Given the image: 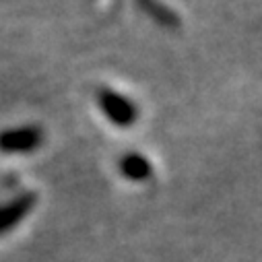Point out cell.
Returning <instances> with one entry per match:
<instances>
[{
    "label": "cell",
    "mask_w": 262,
    "mask_h": 262,
    "mask_svg": "<svg viewBox=\"0 0 262 262\" xmlns=\"http://www.w3.org/2000/svg\"><path fill=\"white\" fill-rule=\"evenodd\" d=\"M97 105H99L101 114L118 128L135 126L139 122V116H141L139 105L133 99L114 91V89H107V87L97 91Z\"/></svg>",
    "instance_id": "obj_1"
},
{
    "label": "cell",
    "mask_w": 262,
    "mask_h": 262,
    "mask_svg": "<svg viewBox=\"0 0 262 262\" xmlns=\"http://www.w3.org/2000/svg\"><path fill=\"white\" fill-rule=\"evenodd\" d=\"M41 143H43V130L35 124L5 128L0 133V153L5 155H27L37 151Z\"/></svg>",
    "instance_id": "obj_2"
},
{
    "label": "cell",
    "mask_w": 262,
    "mask_h": 262,
    "mask_svg": "<svg viewBox=\"0 0 262 262\" xmlns=\"http://www.w3.org/2000/svg\"><path fill=\"white\" fill-rule=\"evenodd\" d=\"M37 196L33 192H23L15 199L0 205V235H5L13 227H17L35 207Z\"/></svg>",
    "instance_id": "obj_3"
},
{
    "label": "cell",
    "mask_w": 262,
    "mask_h": 262,
    "mask_svg": "<svg viewBox=\"0 0 262 262\" xmlns=\"http://www.w3.org/2000/svg\"><path fill=\"white\" fill-rule=\"evenodd\" d=\"M135 3L151 21H155L165 29H178L182 23L180 15L173 9H169L163 0H135Z\"/></svg>",
    "instance_id": "obj_4"
},
{
    "label": "cell",
    "mask_w": 262,
    "mask_h": 262,
    "mask_svg": "<svg viewBox=\"0 0 262 262\" xmlns=\"http://www.w3.org/2000/svg\"><path fill=\"white\" fill-rule=\"evenodd\" d=\"M118 169L130 182H145V180H149L153 176L151 161L145 155H141V153H126V155H122V159L118 163Z\"/></svg>",
    "instance_id": "obj_5"
}]
</instances>
